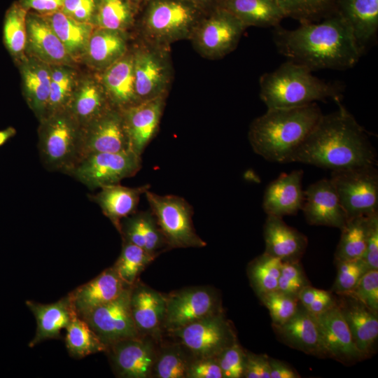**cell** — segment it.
<instances>
[{
  "mask_svg": "<svg viewBox=\"0 0 378 378\" xmlns=\"http://www.w3.org/2000/svg\"><path fill=\"white\" fill-rule=\"evenodd\" d=\"M273 39L279 52L312 71L345 70L354 66L363 52L349 24L337 13L295 29L274 27Z\"/></svg>",
  "mask_w": 378,
  "mask_h": 378,
  "instance_id": "1",
  "label": "cell"
},
{
  "mask_svg": "<svg viewBox=\"0 0 378 378\" xmlns=\"http://www.w3.org/2000/svg\"><path fill=\"white\" fill-rule=\"evenodd\" d=\"M321 118L288 162H301L332 171L377 165L369 134L340 102Z\"/></svg>",
  "mask_w": 378,
  "mask_h": 378,
  "instance_id": "2",
  "label": "cell"
},
{
  "mask_svg": "<svg viewBox=\"0 0 378 378\" xmlns=\"http://www.w3.org/2000/svg\"><path fill=\"white\" fill-rule=\"evenodd\" d=\"M322 115L317 103L268 108L249 126L248 138L251 148L267 161L288 162Z\"/></svg>",
  "mask_w": 378,
  "mask_h": 378,
  "instance_id": "3",
  "label": "cell"
},
{
  "mask_svg": "<svg viewBox=\"0 0 378 378\" xmlns=\"http://www.w3.org/2000/svg\"><path fill=\"white\" fill-rule=\"evenodd\" d=\"M260 97L268 108H292L332 99L340 102V85L312 74L307 67L287 60L259 80Z\"/></svg>",
  "mask_w": 378,
  "mask_h": 378,
  "instance_id": "4",
  "label": "cell"
},
{
  "mask_svg": "<svg viewBox=\"0 0 378 378\" xmlns=\"http://www.w3.org/2000/svg\"><path fill=\"white\" fill-rule=\"evenodd\" d=\"M205 13L186 0H146L134 29L138 39L170 47L176 41L189 40Z\"/></svg>",
  "mask_w": 378,
  "mask_h": 378,
  "instance_id": "5",
  "label": "cell"
},
{
  "mask_svg": "<svg viewBox=\"0 0 378 378\" xmlns=\"http://www.w3.org/2000/svg\"><path fill=\"white\" fill-rule=\"evenodd\" d=\"M80 137L81 126L68 110L41 120L38 148L44 166L68 174L78 162Z\"/></svg>",
  "mask_w": 378,
  "mask_h": 378,
  "instance_id": "6",
  "label": "cell"
},
{
  "mask_svg": "<svg viewBox=\"0 0 378 378\" xmlns=\"http://www.w3.org/2000/svg\"><path fill=\"white\" fill-rule=\"evenodd\" d=\"M145 196L169 248H201L206 245L196 233L193 209L183 197L147 190Z\"/></svg>",
  "mask_w": 378,
  "mask_h": 378,
  "instance_id": "7",
  "label": "cell"
},
{
  "mask_svg": "<svg viewBox=\"0 0 378 378\" xmlns=\"http://www.w3.org/2000/svg\"><path fill=\"white\" fill-rule=\"evenodd\" d=\"M131 50L139 103L167 96L174 73L170 47L137 39Z\"/></svg>",
  "mask_w": 378,
  "mask_h": 378,
  "instance_id": "8",
  "label": "cell"
},
{
  "mask_svg": "<svg viewBox=\"0 0 378 378\" xmlns=\"http://www.w3.org/2000/svg\"><path fill=\"white\" fill-rule=\"evenodd\" d=\"M246 29L230 13L216 7L204 13L189 40L201 56L218 59L237 48Z\"/></svg>",
  "mask_w": 378,
  "mask_h": 378,
  "instance_id": "9",
  "label": "cell"
},
{
  "mask_svg": "<svg viewBox=\"0 0 378 378\" xmlns=\"http://www.w3.org/2000/svg\"><path fill=\"white\" fill-rule=\"evenodd\" d=\"M369 165L332 171L331 180L347 219L378 212V171Z\"/></svg>",
  "mask_w": 378,
  "mask_h": 378,
  "instance_id": "10",
  "label": "cell"
},
{
  "mask_svg": "<svg viewBox=\"0 0 378 378\" xmlns=\"http://www.w3.org/2000/svg\"><path fill=\"white\" fill-rule=\"evenodd\" d=\"M142 166L141 156L132 150L97 153L82 158L68 173L90 190L120 183L135 176Z\"/></svg>",
  "mask_w": 378,
  "mask_h": 378,
  "instance_id": "11",
  "label": "cell"
},
{
  "mask_svg": "<svg viewBox=\"0 0 378 378\" xmlns=\"http://www.w3.org/2000/svg\"><path fill=\"white\" fill-rule=\"evenodd\" d=\"M164 297L162 330L168 332L223 312L217 291L209 286L184 288Z\"/></svg>",
  "mask_w": 378,
  "mask_h": 378,
  "instance_id": "12",
  "label": "cell"
},
{
  "mask_svg": "<svg viewBox=\"0 0 378 378\" xmlns=\"http://www.w3.org/2000/svg\"><path fill=\"white\" fill-rule=\"evenodd\" d=\"M169 333L195 358L216 357L237 340L232 326L223 312Z\"/></svg>",
  "mask_w": 378,
  "mask_h": 378,
  "instance_id": "13",
  "label": "cell"
},
{
  "mask_svg": "<svg viewBox=\"0 0 378 378\" xmlns=\"http://www.w3.org/2000/svg\"><path fill=\"white\" fill-rule=\"evenodd\" d=\"M130 288L127 287L112 301L80 317L88 323L106 348L120 340L139 336L130 310Z\"/></svg>",
  "mask_w": 378,
  "mask_h": 378,
  "instance_id": "14",
  "label": "cell"
},
{
  "mask_svg": "<svg viewBox=\"0 0 378 378\" xmlns=\"http://www.w3.org/2000/svg\"><path fill=\"white\" fill-rule=\"evenodd\" d=\"M130 150L131 148L122 111L117 108L111 106L88 124L81 127L78 162L90 154Z\"/></svg>",
  "mask_w": 378,
  "mask_h": 378,
  "instance_id": "15",
  "label": "cell"
},
{
  "mask_svg": "<svg viewBox=\"0 0 378 378\" xmlns=\"http://www.w3.org/2000/svg\"><path fill=\"white\" fill-rule=\"evenodd\" d=\"M158 350L155 338L139 335L108 346L105 353L116 377L148 378L152 377Z\"/></svg>",
  "mask_w": 378,
  "mask_h": 378,
  "instance_id": "16",
  "label": "cell"
},
{
  "mask_svg": "<svg viewBox=\"0 0 378 378\" xmlns=\"http://www.w3.org/2000/svg\"><path fill=\"white\" fill-rule=\"evenodd\" d=\"M314 316L320 330L325 357L333 358L346 365L364 359L354 342L337 303L328 310Z\"/></svg>",
  "mask_w": 378,
  "mask_h": 378,
  "instance_id": "17",
  "label": "cell"
},
{
  "mask_svg": "<svg viewBox=\"0 0 378 378\" xmlns=\"http://www.w3.org/2000/svg\"><path fill=\"white\" fill-rule=\"evenodd\" d=\"M301 210L307 222L342 229L346 220L337 191L330 178H323L304 190Z\"/></svg>",
  "mask_w": 378,
  "mask_h": 378,
  "instance_id": "18",
  "label": "cell"
},
{
  "mask_svg": "<svg viewBox=\"0 0 378 378\" xmlns=\"http://www.w3.org/2000/svg\"><path fill=\"white\" fill-rule=\"evenodd\" d=\"M167 97L162 96L121 110L130 148L140 156L158 133Z\"/></svg>",
  "mask_w": 378,
  "mask_h": 378,
  "instance_id": "19",
  "label": "cell"
},
{
  "mask_svg": "<svg viewBox=\"0 0 378 378\" xmlns=\"http://www.w3.org/2000/svg\"><path fill=\"white\" fill-rule=\"evenodd\" d=\"M130 306L139 335L159 339L165 311L164 295L137 281L130 288Z\"/></svg>",
  "mask_w": 378,
  "mask_h": 378,
  "instance_id": "20",
  "label": "cell"
},
{
  "mask_svg": "<svg viewBox=\"0 0 378 378\" xmlns=\"http://www.w3.org/2000/svg\"><path fill=\"white\" fill-rule=\"evenodd\" d=\"M26 50L49 65L69 66L74 59L43 15L28 11Z\"/></svg>",
  "mask_w": 378,
  "mask_h": 378,
  "instance_id": "21",
  "label": "cell"
},
{
  "mask_svg": "<svg viewBox=\"0 0 378 378\" xmlns=\"http://www.w3.org/2000/svg\"><path fill=\"white\" fill-rule=\"evenodd\" d=\"M277 338L290 348L324 358L316 319L300 303L295 314L285 323L273 326Z\"/></svg>",
  "mask_w": 378,
  "mask_h": 378,
  "instance_id": "22",
  "label": "cell"
},
{
  "mask_svg": "<svg viewBox=\"0 0 378 378\" xmlns=\"http://www.w3.org/2000/svg\"><path fill=\"white\" fill-rule=\"evenodd\" d=\"M128 286L112 266L77 287L68 296L75 312L81 317L94 308L112 301Z\"/></svg>",
  "mask_w": 378,
  "mask_h": 378,
  "instance_id": "23",
  "label": "cell"
},
{
  "mask_svg": "<svg viewBox=\"0 0 378 378\" xmlns=\"http://www.w3.org/2000/svg\"><path fill=\"white\" fill-rule=\"evenodd\" d=\"M337 304L351 332L354 342L364 358L374 353L378 337V315L347 295H337Z\"/></svg>",
  "mask_w": 378,
  "mask_h": 378,
  "instance_id": "24",
  "label": "cell"
},
{
  "mask_svg": "<svg viewBox=\"0 0 378 378\" xmlns=\"http://www.w3.org/2000/svg\"><path fill=\"white\" fill-rule=\"evenodd\" d=\"M302 176V170H294L281 174L268 184L262 199V209L267 215L282 218L301 210L304 201Z\"/></svg>",
  "mask_w": 378,
  "mask_h": 378,
  "instance_id": "25",
  "label": "cell"
},
{
  "mask_svg": "<svg viewBox=\"0 0 378 378\" xmlns=\"http://www.w3.org/2000/svg\"><path fill=\"white\" fill-rule=\"evenodd\" d=\"M99 77L112 106L123 110L139 103L131 48L122 58L100 72Z\"/></svg>",
  "mask_w": 378,
  "mask_h": 378,
  "instance_id": "26",
  "label": "cell"
},
{
  "mask_svg": "<svg viewBox=\"0 0 378 378\" xmlns=\"http://www.w3.org/2000/svg\"><path fill=\"white\" fill-rule=\"evenodd\" d=\"M25 304L36 322L35 335L29 342L30 348L45 340L60 339L61 331L66 329L73 317L77 315L68 295L50 304L33 300H27Z\"/></svg>",
  "mask_w": 378,
  "mask_h": 378,
  "instance_id": "27",
  "label": "cell"
},
{
  "mask_svg": "<svg viewBox=\"0 0 378 378\" xmlns=\"http://www.w3.org/2000/svg\"><path fill=\"white\" fill-rule=\"evenodd\" d=\"M265 253L284 261H299L307 246V239L288 226L281 217L267 215L263 227Z\"/></svg>",
  "mask_w": 378,
  "mask_h": 378,
  "instance_id": "28",
  "label": "cell"
},
{
  "mask_svg": "<svg viewBox=\"0 0 378 378\" xmlns=\"http://www.w3.org/2000/svg\"><path fill=\"white\" fill-rule=\"evenodd\" d=\"M20 71L26 102L39 121L46 117L50 85V65L34 57H23Z\"/></svg>",
  "mask_w": 378,
  "mask_h": 378,
  "instance_id": "29",
  "label": "cell"
},
{
  "mask_svg": "<svg viewBox=\"0 0 378 378\" xmlns=\"http://www.w3.org/2000/svg\"><path fill=\"white\" fill-rule=\"evenodd\" d=\"M112 106L99 76L77 80L67 110L81 127Z\"/></svg>",
  "mask_w": 378,
  "mask_h": 378,
  "instance_id": "30",
  "label": "cell"
},
{
  "mask_svg": "<svg viewBox=\"0 0 378 378\" xmlns=\"http://www.w3.org/2000/svg\"><path fill=\"white\" fill-rule=\"evenodd\" d=\"M335 6L363 53L378 30V0H335Z\"/></svg>",
  "mask_w": 378,
  "mask_h": 378,
  "instance_id": "31",
  "label": "cell"
},
{
  "mask_svg": "<svg viewBox=\"0 0 378 378\" xmlns=\"http://www.w3.org/2000/svg\"><path fill=\"white\" fill-rule=\"evenodd\" d=\"M150 188L149 184L136 188L120 183L105 186L92 197V201L99 206L103 214L119 232L122 220L136 211L140 197Z\"/></svg>",
  "mask_w": 378,
  "mask_h": 378,
  "instance_id": "32",
  "label": "cell"
},
{
  "mask_svg": "<svg viewBox=\"0 0 378 378\" xmlns=\"http://www.w3.org/2000/svg\"><path fill=\"white\" fill-rule=\"evenodd\" d=\"M130 50L128 33L94 27L84 57L99 73L122 58Z\"/></svg>",
  "mask_w": 378,
  "mask_h": 378,
  "instance_id": "33",
  "label": "cell"
},
{
  "mask_svg": "<svg viewBox=\"0 0 378 378\" xmlns=\"http://www.w3.org/2000/svg\"><path fill=\"white\" fill-rule=\"evenodd\" d=\"M119 232L124 241L157 255L169 248L150 210L135 211L122 219Z\"/></svg>",
  "mask_w": 378,
  "mask_h": 378,
  "instance_id": "34",
  "label": "cell"
},
{
  "mask_svg": "<svg viewBox=\"0 0 378 378\" xmlns=\"http://www.w3.org/2000/svg\"><path fill=\"white\" fill-rule=\"evenodd\" d=\"M220 7L248 27H276L286 18L276 0H220Z\"/></svg>",
  "mask_w": 378,
  "mask_h": 378,
  "instance_id": "35",
  "label": "cell"
},
{
  "mask_svg": "<svg viewBox=\"0 0 378 378\" xmlns=\"http://www.w3.org/2000/svg\"><path fill=\"white\" fill-rule=\"evenodd\" d=\"M41 15L50 24L74 61L84 57L95 27L92 24L77 21L61 10Z\"/></svg>",
  "mask_w": 378,
  "mask_h": 378,
  "instance_id": "36",
  "label": "cell"
},
{
  "mask_svg": "<svg viewBox=\"0 0 378 378\" xmlns=\"http://www.w3.org/2000/svg\"><path fill=\"white\" fill-rule=\"evenodd\" d=\"M138 10L130 0H97L92 24L128 33L134 29Z\"/></svg>",
  "mask_w": 378,
  "mask_h": 378,
  "instance_id": "37",
  "label": "cell"
},
{
  "mask_svg": "<svg viewBox=\"0 0 378 378\" xmlns=\"http://www.w3.org/2000/svg\"><path fill=\"white\" fill-rule=\"evenodd\" d=\"M65 345L69 356L76 359L106 350V345L82 318L76 315L66 328Z\"/></svg>",
  "mask_w": 378,
  "mask_h": 378,
  "instance_id": "38",
  "label": "cell"
},
{
  "mask_svg": "<svg viewBox=\"0 0 378 378\" xmlns=\"http://www.w3.org/2000/svg\"><path fill=\"white\" fill-rule=\"evenodd\" d=\"M370 216L347 219L341 229V237L335 255V261L363 258L366 247Z\"/></svg>",
  "mask_w": 378,
  "mask_h": 378,
  "instance_id": "39",
  "label": "cell"
},
{
  "mask_svg": "<svg viewBox=\"0 0 378 378\" xmlns=\"http://www.w3.org/2000/svg\"><path fill=\"white\" fill-rule=\"evenodd\" d=\"M195 358L181 344L176 342L158 348L152 377L187 378Z\"/></svg>",
  "mask_w": 378,
  "mask_h": 378,
  "instance_id": "40",
  "label": "cell"
},
{
  "mask_svg": "<svg viewBox=\"0 0 378 378\" xmlns=\"http://www.w3.org/2000/svg\"><path fill=\"white\" fill-rule=\"evenodd\" d=\"M282 262L281 259L264 252L249 262L247 274L258 297L277 290Z\"/></svg>",
  "mask_w": 378,
  "mask_h": 378,
  "instance_id": "41",
  "label": "cell"
},
{
  "mask_svg": "<svg viewBox=\"0 0 378 378\" xmlns=\"http://www.w3.org/2000/svg\"><path fill=\"white\" fill-rule=\"evenodd\" d=\"M76 82V74L70 66H50V95L46 116L67 110Z\"/></svg>",
  "mask_w": 378,
  "mask_h": 378,
  "instance_id": "42",
  "label": "cell"
},
{
  "mask_svg": "<svg viewBox=\"0 0 378 378\" xmlns=\"http://www.w3.org/2000/svg\"><path fill=\"white\" fill-rule=\"evenodd\" d=\"M157 255L123 240L120 254L113 265L122 281L129 286L134 285L141 272Z\"/></svg>",
  "mask_w": 378,
  "mask_h": 378,
  "instance_id": "43",
  "label": "cell"
},
{
  "mask_svg": "<svg viewBox=\"0 0 378 378\" xmlns=\"http://www.w3.org/2000/svg\"><path fill=\"white\" fill-rule=\"evenodd\" d=\"M28 10L20 3L13 4L6 12L4 23V41L10 53L22 59L27 47Z\"/></svg>",
  "mask_w": 378,
  "mask_h": 378,
  "instance_id": "44",
  "label": "cell"
},
{
  "mask_svg": "<svg viewBox=\"0 0 378 378\" xmlns=\"http://www.w3.org/2000/svg\"><path fill=\"white\" fill-rule=\"evenodd\" d=\"M286 18L300 23L318 22L337 12L335 0H276Z\"/></svg>",
  "mask_w": 378,
  "mask_h": 378,
  "instance_id": "45",
  "label": "cell"
},
{
  "mask_svg": "<svg viewBox=\"0 0 378 378\" xmlns=\"http://www.w3.org/2000/svg\"><path fill=\"white\" fill-rule=\"evenodd\" d=\"M258 298L268 309L273 326L287 321L295 314L300 304L298 297L279 290L262 294Z\"/></svg>",
  "mask_w": 378,
  "mask_h": 378,
  "instance_id": "46",
  "label": "cell"
},
{
  "mask_svg": "<svg viewBox=\"0 0 378 378\" xmlns=\"http://www.w3.org/2000/svg\"><path fill=\"white\" fill-rule=\"evenodd\" d=\"M335 262L337 272L332 290L337 295L346 294L353 290L369 270L362 258Z\"/></svg>",
  "mask_w": 378,
  "mask_h": 378,
  "instance_id": "47",
  "label": "cell"
},
{
  "mask_svg": "<svg viewBox=\"0 0 378 378\" xmlns=\"http://www.w3.org/2000/svg\"><path fill=\"white\" fill-rule=\"evenodd\" d=\"M342 295L354 298L378 315V270H368L353 290Z\"/></svg>",
  "mask_w": 378,
  "mask_h": 378,
  "instance_id": "48",
  "label": "cell"
},
{
  "mask_svg": "<svg viewBox=\"0 0 378 378\" xmlns=\"http://www.w3.org/2000/svg\"><path fill=\"white\" fill-rule=\"evenodd\" d=\"M308 285L310 284L299 261L282 262L277 290L298 297L299 292Z\"/></svg>",
  "mask_w": 378,
  "mask_h": 378,
  "instance_id": "49",
  "label": "cell"
},
{
  "mask_svg": "<svg viewBox=\"0 0 378 378\" xmlns=\"http://www.w3.org/2000/svg\"><path fill=\"white\" fill-rule=\"evenodd\" d=\"M216 359L221 369L223 378H242L244 370L246 351L238 341L223 349Z\"/></svg>",
  "mask_w": 378,
  "mask_h": 378,
  "instance_id": "50",
  "label": "cell"
},
{
  "mask_svg": "<svg viewBox=\"0 0 378 378\" xmlns=\"http://www.w3.org/2000/svg\"><path fill=\"white\" fill-rule=\"evenodd\" d=\"M97 0H64L61 11L82 22L92 24Z\"/></svg>",
  "mask_w": 378,
  "mask_h": 378,
  "instance_id": "51",
  "label": "cell"
},
{
  "mask_svg": "<svg viewBox=\"0 0 378 378\" xmlns=\"http://www.w3.org/2000/svg\"><path fill=\"white\" fill-rule=\"evenodd\" d=\"M187 378H223L216 357L194 358L190 365Z\"/></svg>",
  "mask_w": 378,
  "mask_h": 378,
  "instance_id": "52",
  "label": "cell"
},
{
  "mask_svg": "<svg viewBox=\"0 0 378 378\" xmlns=\"http://www.w3.org/2000/svg\"><path fill=\"white\" fill-rule=\"evenodd\" d=\"M362 259L369 270H378V212L370 216L366 247Z\"/></svg>",
  "mask_w": 378,
  "mask_h": 378,
  "instance_id": "53",
  "label": "cell"
},
{
  "mask_svg": "<svg viewBox=\"0 0 378 378\" xmlns=\"http://www.w3.org/2000/svg\"><path fill=\"white\" fill-rule=\"evenodd\" d=\"M270 357L246 351L243 377L270 378Z\"/></svg>",
  "mask_w": 378,
  "mask_h": 378,
  "instance_id": "54",
  "label": "cell"
},
{
  "mask_svg": "<svg viewBox=\"0 0 378 378\" xmlns=\"http://www.w3.org/2000/svg\"><path fill=\"white\" fill-rule=\"evenodd\" d=\"M64 0H20V4L26 10L46 15L61 10Z\"/></svg>",
  "mask_w": 378,
  "mask_h": 378,
  "instance_id": "55",
  "label": "cell"
},
{
  "mask_svg": "<svg viewBox=\"0 0 378 378\" xmlns=\"http://www.w3.org/2000/svg\"><path fill=\"white\" fill-rule=\"evenodd\" d=\"M270 378H300V374L290 365L282 360L270 358Z\"/></svg>",
  "mask_w": 378,
  "mask_h": 378,
  "instance_id": "56",
  "label": "cell"
},
{
  "mask_svg": "<svg viewBox=\"0 0 378 378\" xmlns=\"http://www.w3.org/2000/svg\"><path fill=\"white\" fill-rule=\"evenodd\" d=\"M205 12L218 7L220 0H186Z\"/></svg>",
  "mask_w": 378,
  "mask_h": 378,
  "instance_id": "57",
  "label": "cell"
},
{
  "mask_svg": "<svg viewBox=\"0 0 378 378\" xmlns=\"http://www.w3.org/2000/svg\"><path fill=\"white\" fill-rule=\"evenodd\" d=\"M15 133V130L12 127L0 130V146L4 144L9 139L13 137Z\"/></svg>",
  "mask_w": 378,
  "mask_h": 378,
  "instance_id": "58",
  "label": "cell"
},
{
  "mask_svg": "<svg viewBox=\"0 0 378 378\" xmlns=\"http://www.w3.org/2000/svg\"><path fill=\"white\" fill-rule=\"evenodd\" d=\"M130 1L136 7V8L138 10V12L141 6L146 1V0H130Z\"/></svg>",
  "mask_w": 378,
  "mask_h": 378,
  "instance_id": "59",
  "label": "cell"
}]
</instances>
